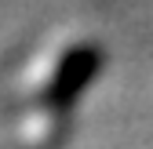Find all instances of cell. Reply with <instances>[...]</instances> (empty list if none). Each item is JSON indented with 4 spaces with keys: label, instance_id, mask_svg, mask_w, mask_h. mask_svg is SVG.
Returning a JSON list of instances; mask_svg holds the SVG:
<instances>
[{
    "label": "cell",
    "instance_id": "1",
    "mask_svg": "<svg viewBox=\"0 0 153 149\" xmlns=\"http://www.w3.org/2000/svg\"><path fill=\"white\" fill-rule=\"evenodd\" d=\"M95 69H99V51L95 47H76L59 66V77H55V84H51V98L55 102H69L76 91L95 77Z\"/></svg>",
    "mask_w": 153,
    "mask_h": 149
}]
</instances>
